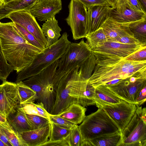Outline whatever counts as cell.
Wrapping results in <instances>:
<instances>
[{
  "instance_id": "obj_1",
  "label": "cell",
  "mask_w": 146,
  "mask_h": 146,
  "mask_svg": "<svg viewBox=\"0 0 146 146\" xmlns=\"http://www.w3.org/2000/svg\"><path fill=\"white\" fill-rule=\"evenodd\" d=\"M94 56L96 64L88 82L94 87L132 76L146 79V60L136 61L115 56Z\"/></svg>"
},
{
  "instance_id": "obj_2",
  "label": "cell",
  "mask_w": 146,
  "mask_h": 146,
  "mask_svg": "<svg viewBox=\"0 0 146 146\" xmlns=\"http://www.w3.org/2000/svg\"><path fill=\"white\" fill-rule=\"evenodd\" d=\"M0 41L5 58L17 74L43 50L30 44L13 22H0Z\"/></svg>"
},
{
  "instance_id": "obj_3",
  "label": "cell",
  "mask_w": 146,
  "mask_h": 146,
  "mask_svg": "<svg viewBox=\"0 0 146 146\" xmlns=\"http://www.w3.org/2000/svg\"><path fill=\"white\" fill-rule=\"evenodd\" d=\"M59 59L38 74L23 81L36 93L37 102L44 105L50 113L56 99L58 84L65 73L57 71Z\"/></svg>"
},
{
  "instance_id": "obj_4",
  "label": "cell",
  "mask_w": 146,
  "mask_h": 146,
  "mask_svg": "<svg viewBox=\"0 0 146 146\" xmlns=\"http://www.w3.org/2000/svg\"><path fill=\"white\" fill-rule=\"evenodd\" d=\"M68 36L67 33L64 32L57 42L45 47L37 54L29 66L18 74L15 83H17L38 74L59 59L71 42L68 40Z\"/></svg>"
},
{
  "instance_id": "obj_5",
  "label": "cell",
  "mask_w": 146,
  "mask_h": 146,
  "mask_svg": "<svg viewBox=\"0 0 146 146\" xmlns=\"http://www.w3.org/2000/svg\"><path fill=\"white\" fill-rule=\"evenodd\" d=\"M84 141L119 131L115 123L101 108L86 116L78 125Z\"/></svg>"
},
{
  "instance_id": "obj_6",
  "label": "cell",
  "mask_w": 146,
  "mask_h": 146,
  "mask_svg": "<svg viewBox=\"0 0 146 146\" xmlns=\"http://www.w3.org/2000/svg\"><path fill=\"white\" fill-rule=\"evenodd\" d=\"M63 77L69 95L75 100L76 103L84 107L96 105L95 88L88 83V79L83 77L79 67Z\"/></svg>"
},
{
  "instance_id": "obj_7",
  "label": "cell",
  "mask_w": 146,
  "mask_h": 146,
  "mask_svg": "<svg viewBox=\"0 0 146 146\" xmlns=\"http://www.w3.org/2000/svg\"><path fill=\"white\" fill-rule=\"evenodd\" d=\"M136 104L134 115L121 132V146H146V109Z\"/></svg>"
},
{
  "instance_id": "obj_8",
  "label": "cell",
  "mask_w": 146,
  "mask_h": 146,
  "mask_svg": "<svg viewBox=\"0 0 146 146\" xmlns=\"http://www.w3.org/2000/svg\"><path fill=\"white\" fill-rule=\"evenodd\" d=\"M92 54L91 49L83 39L78 43L71 42L59 59L57 71L66 74L80 67Z\"/></svg>"
},
{
  "instance_id": "obj_9",
  "label": "cell",
  "mask_w": 146,
  "mask_h": 146,
  "mask_svg": "<svg viewBox=\"0 0 146 146\" xmlns=\"http://www.w3.org/2000/svg\"><path fill=\"white\" fill-rule=\"evenodd\" d=\"M68 8L69 14L65 20L70 28L73 39L85 38L88 34L87 8L76 0H71Z\"/></svg>"
},
{
  "instance_id": "obj_10",
  "label": "cell",
  "mask_w": 146,
  "mask_h": 146,
  "mask_svg": "<svg viewBox=\"0 0 146 146\" xmlns=\"http://www.w3.org/2000/svg\"><path fill=\"white\" fill-rule=\"evenodd\" d=\"M98 108H102L111 118L121 132L127 125L134 115L136 108V104L122 100L119 103L112 104L95 102Z\"/></svg>"
},
{
  "instance_id": "obj_11",
  "label": "cell",
  "mask_w": 146,
  "mask_h": 146,
  "mask_svg": "<svg viewBox=\"0 0 146 146\" xmlns=\"http://www.w3.org/2000/svg\"><path fill=\"white\" fill-rule=\"evenodd\" d=\"M145 48L146 45L141 44H127L107 40L98 43L91 50L94 56L125 58Z\"/></svg>"
},
{
  "instance_id": "obj_12",
  "label": "cell",
  "mask_w": 146,
  "mask_h": 146,
  "mask_svg": "<svg viewBox=\"0 0 146 146\" xmlns=\"http://www.w3.org/2000/svg\"><path fill=\"white\" fill-rule=\"evenodd\" d=\"M146 85V79L132 76L121 80L115 84L106 85L122 100L136 104L140 92Z\"/></svg>"
},
{
  "instance_id": "obj_13",
  "label": "cell",
  "mask_w": 146,
  "mask_h": 146,
  "mask_svg": "<svg viewBox=\"0 0 146 146\" xmlns=\"http://www.w3.org/2000/svg\"><path fill=\"white\" fill-rule=\"evenodd\" d=\"M19 102L17 83L3 82L0 85V114L7 118L15 113Z\"/></svg>"
},
{
  "instance_id": "obj_14",
  "label": "cell",
  "mask_w": 146,
  "mask_h": 146,
  "mask_svg": "<svg viewBox=\"0 0 146 146\" xmlns=\"http://www.w3.org/2000/svg\"><path fill=\"white\" fill-rule=\"evenodd\" d=\"M7 18L26 30L45 47L47 40L41 28L37 22L35 17L28 11L23 10L14 12L10 14Z\"/></svg>"
},
{
  "instance_id": "obj_15",
  "label": "cell",
  "mask_w": 146,
  "mask_h": 146,
  "mask_svg": "<svg viewBox=\"0 0 146 146\" xmlns=\"http://www.w3.org/2000/svg\"><path fill=\"white\" fill-rule=\"evenodd\" d=\"M109 17L118 22L130 23L146 18V14L134 10L127 0H117L115 6L111 7Z\"/></svg>"
},
{
  "instance_id": "obj_16",
  "label": "cell",
  "mask_w": 146,
  "mask_h": 146,
  "mask_svg": "<svg viewBox=\"0 0 146 146\" xmlns=\"http://www.w3.org/2000/svg\"><path fill=\"white\" fill-rule=\"evenodd\" d=\"M62 9L61 0H39L28 11L40 21H45Z\"/></svg>"
},
{
  "instance_id": "obj_17",
  "label": "cell",
  "mask_w": 146,
  "mask_h": 146,
  "mask_svg": "<svg viewBox=\"0 0 146 146\" xmlns=\"http://www.w3.org/2000/svg\"><path fill=\"white\" fill-rule=\"evenodd\" d=\"M110 7L108 5H95L87 8L88 33L101 27L109 17Z\"/></svg>"
},
{
  "instance_id": "obj_18",
  "label": "cell",
  "mask_w": 146,
  "mask_h": 146,
  "mask_svg": "<svg viewBox=\"0 0 146 146\" xmlns=\"http://www.w3.org/2000/svg\"><path fill=\"white\" fill-rule=\"evenodd\" d=\"M129 23L118 22L108 17L101 28L105 33L107 40L119 42L123 36H133L129 27Z\"/></svg>"
},
{
  "instance_id": "obj_19",
  "label": "cell",
  "mask_w": 146,
  "mask_h": 146,
  "mask_svg": "<svg viewBox=\"0 0 146 146\" xmlns=\"http://www.w3.org/2000/svg\"><path fill=\"white\" fill-rule=\"evenodd\" d=\"M63 76L58 86L55 101L50 113L52 115L58 114L72 104L76 103L75 100L68 94L66 88L65 81Z\"/></svg>"
},
{
  "instance_id": "obj_20",
  "label": "cell",
  "mask_w": 146,
  "mask_h": 146,
  "mask_svg": "<svg viewBox=\"0 0 146 146\" xmlns=\"http://www.w3.org/2000/svg\"><path fill=\"white\" fill-rule=\"evenodd\" d=\"M50 132V123L43 127L19 133L27 146H40L48 140Z\"/></svg>"
},
{
  "instance_id": "obj_21",
  "label": "cell",
  "mask_w": 146,
  "mask_h": 146,
  "mask_svg": "<svg viewBox=\"0 0 146 146\" xmlns=\"http://www.w3.org/2000/svg\"><path fill=\"white\" fill-rule=\"evenodd\" d=\"M122 143L121 133L119 131L84 141L82 146H121Z\"/></svg>"
},
{
  "instance_id": "obj_22",
  "label": "cell",
  "mask_w": 146,
  "mask_h": 146,
  "mask_svg": "<svg viewBox=\"0 0 146 146\" xmlns=\"http://www.w3.org/2000/svg\"><path fill=\"white\" fill-rule=\"evenodd\" d=\"M39 0H13L0 6V20L11 13L21 10L29 11Z\"/></svg>"
},
{
  "instance_id": "obj_23",
  "label": "cell",
  "mask_w": 146,
  "mask_h": 146,
  "mask_svg": "<svg viewBox=\"0 0 146 146\" xmlns=\"http://www.w3.org/2000/svg\"><path fill=\"white\" fill-rule=\"evenodd\" d=\"M54 16L46 21L42 25L41 29L47 40L45 47L52 45L59 39L62 30Z\"/></svg>"
},
{
  "instance_id": "obj_24",
  "label": "cell",
  "mask_w": 146,
  "mask_h": 146,
  "mask_svg": "<svg viewBox=\"0 0 146 146\" xmlns=\"http://www.w3.org/2000/svg\"><path fill=\"white\" fill-rule=\"evenodd\" d=\"M86 109L76 103H74L66 110L56 115L66 119L76 125L81 123L85 119Z\"/></svg>"
},
{
  "instance_id": "obj_25",
  "label": "cell",
  "mask_w": 146,
  "mask_h": 146,
  "mask_svg": "<svg viewBox=\"0 0 146 146\" xmlns=\"http://www.w3.org/2000/svg\"><path fill=\"white\" fill-rule=\"evenodd\" d=\"M14 114L10 115L7 118L14 130L19 133L32 130L25 113L17 109L15 115Z\"/></svg>"
},
{
  "instance_id": "obj_26",
  "label": "cell",
  "mask_w": 146,
  "mask_h": 146,
  "mask_svg": "<svg viewBox=\"0 0 146 146\" xmlns=\"http://www.w3.org/2000/svg\"><path fill=\"white\" fill-rule=\"evenodd\" d=\"M94 88V100L95 102H103L115 104L119 103L122 100L106 84L101 85Z\"/></svg>"
},
{
  "instance_id": "obj_27",
  "label": "cell",
  "mask_w": 146,
  "mask_h": 146,
  "mask_svg": "<svg viewBox=\"0 0 146 146\" xmlns=\"http://www.w3.org/2000/svg\"><path fill=\"white\" fill-rule=\"evenodd\" d=\"M17 109L23 111L26 114L38 115L49 119V113L46 110L44 105L41 102L19 104Z\"/></svg>"
},
{
  "instance_id": "obj_28",
  "label": "cell",
  "mask_w": 146,
  "mask_h": 146,
  "mask_svg": "<svg viewBox=\"0 0 146 146\" xmlns=\"http://www.w3.org/2000/svg\"><path fill=\"white\" fill-rule=\"evenodd\" d=\"M19 104L34 102L37 98L36 92L21 81L17 83Z\"/></svg>"
},
{
  "instance_id": "obj_29",
  "label": "cell",
  "mask_w": 146,
  "mask_h": 146,
  "mask_svg": "<svg viewBox=\"0 0 146 146\" xmlns=\"http://www.w3.org/2000/svg\"><path fill=\"white\" fill-rule=\"evenodd\" d=\"M129 27L134 38L146 45V18L130 23Z\"/></svg>"
},
{
  "instance_id": "obj_30",
  "label": "cell",
  "mask_w": 146,
  "mask_h": 146,
  "mask_svg": "<svg viewBox=\"0 0 146 146\" xmlns=\"http://www.w3.org/2000/svg\"><path fill=\"white\" fill-rule=\"evenodd\" d=\"M85 38L87 40L86 43L91 49L95 47L98 43L107 40V36L101 28L88 33Z\"/></svg>"
},
{
  "instance_id": "obj_31",
  "label": "cell",
  "mask_w": 146,
  "mask_h": 146,
  "mask_svg": "<svg viewBox=\"0 0 146 146\" xmlns=\"http://www.w3.org/2000/svg\"><path fill=\"white\" fill-rule=\"evenodd\" d=\"M0 131L7 138L12 146H27L20 133L13 129H8L0 124Z\"/></svg>"
},
{
  "instance_id": "obj_32",
  "label": "cell",
  "mask_w": 146,
  "mask_h": 146,
  "mask_svg": "<svg viewBox=\"0 0 146 146\" xmlns=\"http://www.w3.org/2000/svg\"><path fill=\"white\" fill-rule=\"evenodd\" d=\"M64 139L69 146H82L84 140L78 125H76L70 129L68 134Z\"/></svg>"
},
{
  "instance_id": "obj_33",
  "label": "cell",
  "mask_w": 146,
  "mask_h": 146,
  "mask_svg": "<svg viewBox=\"0 0 146 146\" xmlns=\"http://www.w3.org/2000/svg\"><path fill=\"white\" fill-rule=\"evenodd\" d=\"M51 125V132L49 139L50 141L62 140L68 134L70 129L61 127L50 121Z\"/></svg>"
},
{
  "instance_id": "obj_34",
  "label": "cell",
  "mask_w": 146,
  "mask_h": 146,
  "mask_svg": "<svg viewBox=\"0 0 146 146\" xmlns=\"http://www.w3.org/2000/svg\"><path fill=\"white\" fill-rule=\"evenodd\" d=\"M13 70L4 55L0 41V80L3 82L6 81L10 74Z\"/></svg>"
},
{
  "instance_id": "obj_35",
  "label": "cell",
  "mask_w": 146,
  "mask_h": 146,
  "mask_svg": "<svg viewBox=\"0 0 146 146\" xmlns=\"http://www.w3.org/2000/svg\"><path fill=\"white\" fill-rule=\"evenodd\" d=\"M29 121L32 130L37 129L45 127L50 122L48 119L38 115L26 114Z\"/></svg>"
},
{
  "instance_id": "obj_36",
  "label": "cell",
  "mask_w": 146,
  "mask_h": 146,
  "mask_svg": "<svg viewBox=\"0 0 146 146\" xmlns=\"http://www.w3.org/2000/svg\"><path fill=\"white\" fill-rule=\"evenodd\" d=\"M15 25L25 39L32 45L44 50L45 48L33 35L21 26L16 23Z\"/></svg>"
},
{
  "instance_id": "obj_37",
  "label": "cell",
  "mask_w": 146,
  "mask_h": 146,
  "mask_svg": "<svg viewBox=\"0 0 146 146\" xmlns=\"http://www.w3.org/2000/svg\"><path fill=\"white\" fill-rule=\"evenodd\" d=\"M49 120L56 125L62 127L70 129L76 125L74 123L56 115L49 113Z\"/></svg>"
},
{
  "instance_id": "obj_38",
  "label": "cell",
  "mask_w": 146,
  "mask_h": 146,
  "mask_svg": "<svg viewBox=\"0 0 146 146\" xmlns=\"http://www.w3.org/2000/svg\"><path fill=\"white\" fill-rule=\"evenodd\" d=\"M126 60L141 61L146 60V48H143L126 58Z\"/></svg>"
},
{
  "instance_id": "obj_39",
  "label": "cell",
  "mask_w": 146,
  "mask_h": 146,
  "mask_svg": "<svg viewBox=\"0 0 146 146\" xmlns=\"http://www.w3.org/2000/svg\"><path fill=\"white\" fill-rule=\"evenodd\" d=\"M81 3L87 8L95 5H108L110 6L108 2L106 0H76Z\"/></svg>"
},
{
  "instance_id": "obj_40",
  "label": "cell",
  "mask_w": 146,
  "mask_h": 146,
  "mask_svg": "<svg viewBox=\"0 0 146 146\" xmlns=\"http://www.w3.org/2000/svg\"><path fill=\"white\" fill-rule=\"evenodd\" d=\"M146 100V85L141 90L136 100V104L139 106L142 105Z\"/></svg>"
},
{
  "instance_id": "obj_41",
  "label": "cell",
  "mask_w": 146,
  "mask_h": 146,
  "mask_svg": "<svg viewBox=\"0 0 146 146\" xmlns=\"http://www.w3.org/2000/svg\"><path fill=\"white\" fill-rule=\"evenodd\" d=\"M69 146L68 144L64 139L50 141H47L41 145L40 146Z\"/></svg>"
},
{
  "instance_id": "obj_42",
  "label": "cell",
  "mask_w": 146,
  "mask_h": 146,
  "mask_svg": "<svg viewBox=\"0 0 146 146\" xmlns=\"http://www.w3.org/2000/svg\"><path fill=\"white\" fill-rule=\"evenodd\" d=\"M119 42L127 44H141L134 38L133 36H123L120 38Z\"/></svg>"
},
{
  "instance_id": "obj_43",
  "label": "cell",
  "mask_w": 146,
  "mask_h": 146,
  "mask_svg": "<svg viewBox=\"0 0 146 146\" xmlns=\"http://www.w3.org/2000/svg\"><path fill=\"white\" fill-rule=\"evenodd\" d=\"M130 5L134 10L146 14L137 0H127Z\"/></svg>"
},
{
  "instance_id": "obj_44",
  "label": "cell",
  "mask_w": 146,
  "mask_h": 146,
  "mask_svg": "<svg viewBox=\"0 0 146 146\" xmlns=\"http://www.w3.org/2000/svg\"><path fill=\"white\" fill-rule=\"evenodd\" d=\"M0 124L5 127L9 129H13L9 123L7 119L0 114Z\"/></svg>"
},
{
  "instance_id": "obj_45",
  "label": "cell",
  "mask_w": 146,
  "mask_h": 146,
  "mask_svg": "<svg viewBox=\"0 0 146 146\" xmlns=\"http://www.w3.org/2000/svg\"><path fill=\"white\" fill-rule=\"evenodd\" d=\"M0 139L7 146H12L7 138L0 131Z\"/></svg>"
},
{
  "instance_id": "obj_46",
  "label": "cell",
  "mask_w": 146,
  "mask_h": 146,
  "mask_svg": "<svg viewBox=\"0 0 146 146\" xmlns=\"http://www.w3.org/2000/svg\"><path fill=\"white\" fill-rule=\"evenodd\" d=\"M145 13H146V0H137Z\"/></svg>"
},
{
  "instance_id": "obj_47",
  "label": "cell",
  "mask_w": 146,
  "mask_h": 146,
  "mask_svg": "<svg viewBox=\"0 0 146 146\" xmlns=\"http://www.w3.org/2000/svg\"><path fill=\"white\" fill-rule=\"evenodd\" d=\"M110 4L111 7H113L115 6L117 0H106Z\"/></svg>"
},
{
  "instance_id": "obj_48",
  "label": "cell",
  "mask_w": 146,
  "mask_h": 146,
  "mask_svg": "<svg viewBox=\"0 0 146 146\" xmlns=\"http://www.w3.org/2000/svg\"><path fill=\"white\" fill-rule=\"evenodd\" d=\"M0 146H7V145L0 139Z\"/></svg>"
},
{
  "instance_id": "obj_49",
  "label": "cell",
  "mask_w": 146,
  "mask_h": 146,
  "mask_svg": "<svg viewBox=\"0 0 146 146\" xmlns=\"http://www.w3.org/2000/svg\"><path fill=\"white\" fill-rule=\"evenodd\" d=\"M4 3L3 0H0V6Z\"/></svg>"
},
{
  "instance_id": "obj_50",
  "label": "cell",
  "mask_w": 146,
  "mask_h": 146,
  "mask_svg": "<svg viewBox=\"0 0 146 146\" xmlns=\"http://www.w3.org/2000/svg\"><path fill=\"white\" fill-rule=\"evenodd\" d=\"M13 0H3L4 3H8Z\"/></svg>"
}]
</instances>
